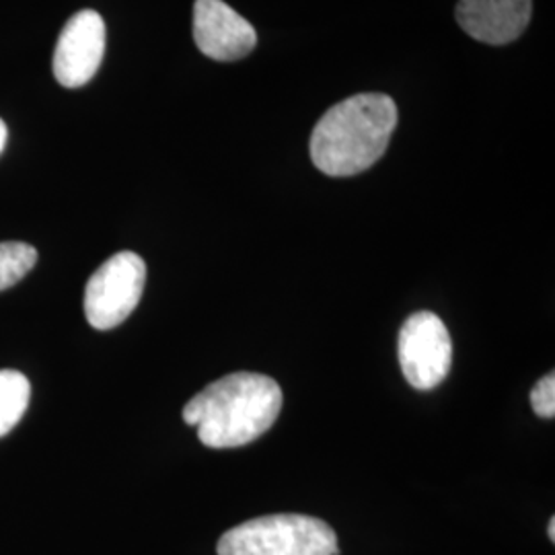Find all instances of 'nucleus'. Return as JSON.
Returning <instances> with one entry per match:
<instances>
[{
	"label": "nucleus",
	"instance_id": "nucleus-1",
	"mask_svg": "<svg viewBox=\"0 0 555 555\" xmlns=\"http://www.w3.org/2000/svg\"><path fill=\"white\" fill-rule=\"evenodd\" d=\"M282 410L274 378L235 373L208 385L183 408V422L198 428L208 449H237L266 435Z\"/></svg>",
	"mask_w": 555,
	"mask_h": 555
},
{
	"label": "nucleus",
	"instance_id": "nucleus-2",
	"mask_svg": "<svg viewBox=\"0 0 555 555\" xmlns=\"http://www.w3.org/2000/svg\"><path fill=\"white\" fill-rule=\"evenodd\" d=\"M396 126L397 105L389 95L360 93L339 101L311 134L313 165L332 178L358 176L385 155Z\"/></svg>",
	"mask_w": 555,
	"mask_h": 555
},
{
	"label": "nucleus",
	"instance_id": "nucleus-3",
	"mask_svg": "<svg viewBox=\"0 0 555 555\" xmlns=\"http://www.w3.org/2000/svg\"><path fill=\"white\" fill-rule=\"evenodd\" d=\"M219 555H339L334 529L315 516L270 515L229 529Z\"/></svg>",
	"mask_w": 555,
	"mask_h": 555
},
{
	"label": "nucleus",
	"instance_id": "nucleus-4",
	"mask_svg": "<svg viewBox=\"0 0 555 555\" xmlns=\"http://www.w3.org/2000/svg\"><path fill=\"white\" fill-rule=\"evenodd\" d=\"M146 282V263L134 251H119L101 263L85 288V315L91 327H118L139 307Z\"/></svg>",
	"mask_w": 555,
	"mask_h": 555
},
{
	"label": "nucleus",
	"instance_id": "nucleus-5",
	"mask_svg": "<svg viewBox=\"0 0 555 555\" xmlns=\"http://www.w3.org/2000/svg\"><path fill=\"white\" fill-rule=\"evenodd\" d=\"M401 371L412 387L430 391L451 373L453 341L442 319L420 311L408 319L397 339Z\"/></svg>",
	"mask_w": 555,
	"mask_h": 555
},
{
	"label": "nucleus",
	"instance_id": "nucleus-6",
	"mask_svg": "<svg viewBox=\"0 0 555 555\" xmlns=\"http://www.w3.org/2000/svg\"><path fill=\"white\" fill-rule=\"evenodd\" d=\"M105 54V21L98 11H79L64 25L54 50V77L62 87L77 89L100 70Z\"/></svg>",
	"mask_w": 555,
	"mask_h": 555
},
{
	"label": "nucleus",
	"instance_id": "nucleus-7",
	"mask_svg": "<svg viewBox=\"0 0 555 555\" xmlns=\"http://www.w3.org/2000/svg\"><path fill=\"white\" fill-rule=\"evenodd\" d=\"M194 40L199 52L219 62L245 59L254 52L258 34L249 21L222 0H196Z\"/></svg>",
	"mask_w": 555,
	"mask_h": 555
},
{
	"label": "nucleus",
	"instance_id": "nucleus-8",
	"mask_svg": "<svg viewBox=\"0 0 555 555\" xmlns=\"http://www.w3.org/2000/svg\"><path fill=\"white\" fill-rule=\"evenodd\" d=\"M531 11V0H459L456 21L474 40L504 46L527 29Z\"/></svg>",
	"mask_w": 555,
	"mask_h": 555
},
{
	"label": "nucleus",
	"instance_id": "nucleus-9",
	"mask_svg": "<svg viewBox=\"0 0 555 555\" xmlns=\"http://www.w3.org/2000/svg\"><path fill=\"white\" fill-rule=\"evenodd\" d=\"M31 385L20 371H0V437H7L27 412Z\"/></svg>",
	"mask_w": 555,
	"mask_h": 555
},
{
	"label": "nucleus",
	"instance_id": "nucleus-10",
	"mask_svg": "<svg viewBox=\"0 0 555 555\" xmlns=\"http://www.w3.org/2000/svg\"><path fill=\"white\" fill-rule=\"evenodd\" d=\"M36 263H38L36 247L21 241L0 243V291L15 286L34 270Z\"/></svg>",
	"mask_w": 555,
	"mask_h": 555
},
{
	"label": "nucleus",
	"instance_id": "nucleus-11",
	"mask_svg": "<svg viewBox=\"0 0 555 555\" xmlns=\"http://www.w3.org/2000/svg\"><path fill=\"white\" fill-rule=\"evenodd\" d=\"M531 405L539 417L555 416V375L550 373L541 378L531 391Z\"/></svg>",
	"mask_w": 555,
	"mask_h": 555
},
{
	"label": "nucleus",
	"instance_id": "nucleus-12",
	"mask_svg": "<svg viewBox=\"0 0 555 555\" xmlns=\"http://www.w3.org/2000/svg\"><path fill=\"white\" fill-rule=\"evenodd\" d=\"M7 137H9V132H7V124L0 119V153L4 151V144H7Z\"/></svg>",
	"mask_w": 555,
	"mask_h": 555
},
{
	"label": "nucleus",
	"instance_id": "nucleus-13",
	"mask_svg": "<svg viewBox=\"0 0 555 555\" xmlns=\"http://www.w3.org/2000/svg\"><path fill=\"white\" fill-rule=\"evenodd\" d=\"M547 531H550V539H552V541H555V516H552V518H550V529H547Z\"/></svg>",
	"mask_w": 555,
	"mask_h": 555
}]
</instances>
